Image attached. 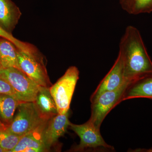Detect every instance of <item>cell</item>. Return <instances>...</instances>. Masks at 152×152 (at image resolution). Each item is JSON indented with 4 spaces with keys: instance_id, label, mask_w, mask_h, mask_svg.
I'll return each mask as SVG.
<instances>
[{
    "instance_id": "6da1fadb",
    "label": "cell",
    "mask_w": 152,
    "mask_h": 152,
    "mask_svg": "<svg viewBox=\"0 0 152 152\" xmlns=\"http://www.w3.org/2000/svg\"><path fill=\"white\" fill-rule=\"evenodd\" d=\"M119 53L122 58L126 81L132 84L152 74V61L140 33L135 27L126 28L120 41Z\"/></svg>"
},
{
    "instance_id": "7a4b0ae2",
    "label": "cell",
    "mask_w": 152,
    "mask_h": 152,
    "mask_svg": "<svg viewBox=\"0 0 152 152\" xmlns=\"http://www.w3.org/2000/svg\"><path fill=\"white\" fill-rule=\"evenodd\" d=\"M17 48L20 69L39 86H51L45 59L38 49L27 42L23 48Z\"/></svg>"
},
{
    "instance_id": "3957f363",
    "label": "cell",
    "mask_w": 152,
    "mask_h": 152,
    "mask_svg": "<svg viewBox=\"0 0 152 152\" xmlns=\"http://www.w3.org/2000/svg\"><path fill=\"white\" fill-rule=\"evenodd\" d=\"M17 109L15 116L6 127L8 130L17 135L22 137L50 120L42 116L34 102H22Z\"/></svg>"
},
{
    "instance_id": "277c9868",
    "label": "cell",
    "mask_w": 152,
    "mask_h": 152,
    "mask_svg": "<svg viewBox=\"0 0 152 152\" xmlns=\"http://www.w3.org/2000/svg\"><path fill=\"white\" fill-rule=\"evenodd\" d=\"M79 74L77 67H69L62 77L50 87V92L56 102L58 114H65L69 112Z\"/></svg>"
},
{
    "instance_id": "5b68a950",
    "label": "cell",
    "mask_w": 152,
    "mask_h": 152,
    "mask_svg": "<svg viewBox=\"0 0 152 152\" xmlns=\"http://www.w3.org/2000/svg\"><path fill=\"white\" fill-rule=\"evenodd\" d=\"M0 76L7 81L22 102H34L41 86L21 70L16 68L2 69Z\"/></svg>"
},
{
    "instance_id": "8992f818",
    "label": "cell",
    "mask_w": 152,
    "mask_h": 152,
    "mask_svg": "<svg viewBox=\"0 0 152 152\" xmlns=\"http://www.w3.org/2000/svg\"><path fill=\"white\" fill-rule=\"evenodd\" d=\"M131 83L126 82L118 88L105 92L91 102V114L90 120L97 129L106 116L114 107L122 102L123 96Z\"/></svg>"
},
{
    "instance_id": "52a82bcc",
    "label": "cell",
    "mask_w": 152,
    "mask_h": 152,
    "mask_svg": "<svg viewBox=\"0 0 152 152\" xmlns=\"http://www.w3.org/2000/svg\"><path fill=\"white\" fill-rule=\"evenodd\" d=\"M69 127L79 136L80 142L76 148V151H83L86 148H96L102 147L114 149L113 147L108 145L101 135L99 129L96 127L90 120L81 125L70 122Z\"/></svg>"
},
{
    "instance_id": "ba28073f",
    "label": "cell",
    "mask_w": 152,
    "mask_h": 152,
    "mask_svg": "<svg viewBox=\"0 0 152 152\" xmlns=\"http://www.w3.org/2000/svg\"><path fill=\"white\" fill-rule=\"evenodd\" d=\"M126 82L122 58L118 53L113 67L91 96V102L95 101L103 93L116 90Z\"/></svg>"
},
{
    "instance_id": "9c48e42d",
    "label": "cell",
    "mask_w": 152,
    "mask_h": 152,
    "mask_svg": "<svg viewBox=\"0 0 152 152\" xmlns=\"http://www.w3.org/2000/svg\"><path fill=\"white\" fill-rule=\"evenodd\" d=\"M69 116V112L65 114H58L48 122L43 132V139L48 150L66 132L70 122Z\"/></svg>"
},
{
    "instance_id": "30bf717a",
    "label": "cell",
    "mask_w": 152,
    "mask_h": 152,
    "mask_svg": "<svg viewBox=\"0 0 152 152\" xmlns=\"http://www.w3.org/2000/svg\"><path fill=\"white\" fill-rule=\"evenodd\" d=\"M48 121L22 136L12 152L48 151V150L44 143L43 139V132Z\"/></svg>"
},
{
    "instance_id": "8fae6325",
    "label": "cell",
    "mask_w": 152,
    "mask_h": 152,
    "mask_svg": "<svg viewBox=\"0 0 152 152\" xmlns=\"http://www.w3.org/2000/svg\"><path fill=\"white\" fill-rule=\"evenodd\" d=\"M18 7L12 0H0V27L12 34L21 16Z\"/></svg>"
},
{
    "instance_id": "7c38bea8",
    "label": "cell",
    "mask_w": 152,
    "mask_h": 152,
    "mask_svg": "<svg viewBox=\"0 0 152 152\" xmlns=\"http://www.w3.org/2000/svg\"><path fill=\"white\" fill-rule=\"evenodd\" d=\"M152 99V74L139 79L129 85L122 101L134 98Z\"/></svg>"
},
{
    "instance_id": "4fadbf2b",
    "label": "cell",
    "mask_w": 152,
    "mask_h": 152,
    "mask_svg": "<svg viewBox=\"0 0 152 152\" xmlns=\"http://www.w3.org/2000/svg\"><path fill=\"white\" fill-rule=\"evenodd\" d=\"M34 102L41 115L45 118L50 119L58 114L50 88L41 86Z\"/></svg>"
},
{
    "instance_id": "5bb4252c",
    "label": "cell",
    "mask_w": 152,
    "mask_h": 152,
    "mask_svg": "<svg viewBox=\"0 0 152 152\" xmlns=\"http://www.w3.org/2000/svg\"><path fill=\"white\" fill-rule=\"evenodd\" d=\"M0 61L3 69L13 67L20 69L18 62L17 47L8 39L1 37Z\"/></svg>"
},
{
    "instance_id": "9a60e30c",
    "label": "cell",
    "mask_w": 152,
    "mask_h": 152,
    "mask_svg": "<svg viewBox=\"0 0 152 152\" xmlns=\"http://www.w3.org/2000/svg\"><path fill=\"white\" fill-rule=\"evenodd\" d=\"M21 102L13 96L0 94V120L7 124V126L10 124L16 110Z\"/></svg>"
},
{
    "instance_id": "2e32d148",
    "label": "cell",
    "mask_w": 152,
    "mask_h": 152,
    "mask_svg": "<svg viewBox=\"0 0 152 152\" xmlns=\"http://www.w3.org/2000/svg\"><path fill=\"white\" fill-rule=\"evenodd\" d=\"M21 137L20 136L11 132L6 127H0V147L5 152H12Z\"/></svg>"
},
{
    "instance_id": "e0dca14e",
    "label": "cell",
    "mask_w": 152,
    "mask_h": 152,
    "mask_svg": "<svg viewBox=\"0 0 152 152\" xmlns=\"http://www.w3.org/2000/svg\"><path fill=\"white\" fill-rule=\"evenodd\" d=\"M126 12L133 15L150 13L152 12V0H132Z\"/></svg>"
},
{
    "instance_id": "ac0fdd59",
    "label": "cell",
    "mask_w": 152,
    "mask_h": 152,
    "mask_svg": "<svg viewBox=\"0 0 152 152\" xmlns=\"http://www.w3.org/2000/svg\"><path fill=\"white\" fill-rule=\"evenodd\" d=\"M0 94L10 95L18 99L16 93L13 88L12 87L7 81L5 79L3 78L1 76H0Z\"/></svg>"
},
{
    "instance_id": "d6986e66",
    "label": "cell",
    "mask_w": 152,
    "mask_h": 152,
    "mask_svg": "<svg viewBox=\"0 0 152 152\" xmlns=\"http://www.w3.org/2000/svg\"><path fill=\"white\" fill-rule=\"evenodd\" d=\"M0 37L8 39L9 40L12 42L13 43L15 44L17 48H22L23 47H24L26 44V42H22L15 38L12 35V34H10L9 33H7L1 27H0Z\"/></svg>"
},
{
    "instance_id": "ffe728a7",
    "label": "cell",
    "mask_w": 152,
    "mask_h": 152,
    "mask_svg": "<svg viewBox=\"0 0 152 152\" xmlns=\"http://www.w3.org/2000/svg\"><path fill=\"white\" fill-rule=\"evenodd\" d=\"M132 0H119V3L123 10L126 12Z\"/></svg>"
},
{
    "instance_id": "44dd1931",
    "label": "cell",
    "mask_w": 152,
    "mask_h": 152,
    "mask_svg": "<svg viewBox=\"0 0 152 152\" xmlns=\"http://www.w3.org/2000/svg\"><path fill=\"white\" fill-rule=\"evenodd\" d=\"M138 151L139 152H152V148L149 149H139Z\"/></svg>"
},
{
    "instance_id": "7402d4cb",
    "label": "cell",
    "mask_w": 152,
    "mask_h": 152,
    "mask_svg": "<svg viewBox=\"0 0 152 152\" xmlns=\"http://www.w3.org/2000/svg\"><path fill=\"white\" fill-rule=\"evenodd\" d=\"M6 126H6L4 124H3V123L0 120V127L5 128Z\"/></svg>"
},
{
    "instance_id": "603a6c76",
    "label": "cell",
    "mask_w": 152,
    "mask_h": 152,
    "mask_svg": "<svg viewBox=\"0 0 152 152\" xmlns=\"http://www.w3.org/2000/svg\"><path fill=\"white\" fill-rule=\"evenodd\" d=\"M3 69L2 66L1 64V61H0V71Z\"/></svg>"
},
{
    "instance_id": "cb8c5ba5",
    "label": "cell",
    "mask_w": 152,
    "mask_h": 152,
    "mask_svg": "<svg viewBox=\"0 0 152 152\" xmlns=\"http://www.w3.org/2000/svg\"><path fill=\"white\" fill-rule=\"evenodd\" d=\"M0 152H5L4 150L2 149L1 147H0Z\"/></svg>"
}]
</instances>
